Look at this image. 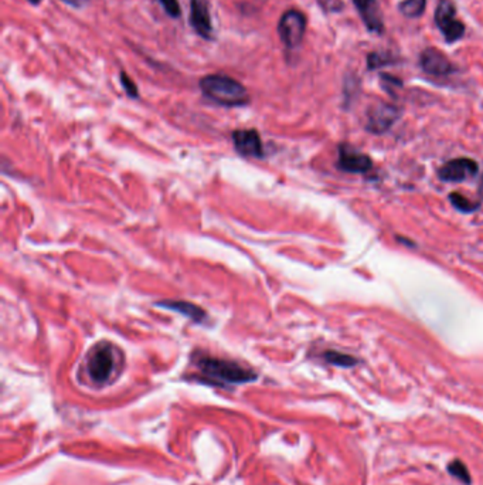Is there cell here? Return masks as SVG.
<instances>
[{"label":"cell","instance_id":"obj_1","mask_svg":"<svg viewBox=\"0 0 483 485\" xmlns=\"http://www.w3.org/2000/svg\"><path fill=\"white\" fill-rule=\"evenodd\" d=\"M195 366L204 377L215 384H242L256 380V373L237 362L201 355L195 359Z\"/></svg>","mask_w":483,"mask_h":485},{"label":"cell","instance_id":"obj_2","mask_svg":"<svg viewBox=\"0 0 483 485\" xmlns=\"http://www.w3.org/2000/svg\"><path fill=\"white\" fill-rule=\"evenodd\" d=\"M201 92L211 101L222 106H241L249 102L246 88L237 79L222 75L211 74L200 79Z\"/></svg>","mask_w":483,"mask_h":485},{"label":"cell","instance_id":"obj_3","mask_svg":"<svg viewBox=\"0 0 483 485\" xmlns=\"http://www.w3.org/2000/svg\"><path fill=\"white\" fill-rule=\"evenodd\" d=\"M116 367V353L115 347L108 343L102 342L95 345L86 359V372L89 379L96 384L106 383Z\"/></svg>","mask_w":483,"mask_h":485},{"label":"cell","instance_id":"obj_4","mask_svg":"<svg viewBox=\"0 0 483 485\" xmlns=\"http://www.w3.org/2000/svg\"><path fill=\"white\" fill-rule=\"evenodd\" d=\"M435 23L446 43L452 44L465 34V24L456 17V6L452 0H439L435 9Z\"/></svg>","mask_w":483,"mask_h":485},{"label":"cell","instance_id":"obj_5","mask_svg":"<svg viewBox=\"0 0 483 485\" xmlns=\"http://www.w3.org/2000/svg\"><path fill=\"white\" fill-rule=\"evenodd\" d=\"M306 30V17L299 10H288L282 14L278 23V34L280 41L288 48H296L305 35Z\"/></svg>","mask_w":483,"mask_h":485},{"label":"cell","instance_id":"obj_6","mask_svg":"<svg viewBox=\"0 0 483 485\" xmlns=\"http://www.w3.org/2000/svg\"><path fill=\"white\" fill-rule=\"evenodd\" d=\"M398 116L399 111L397 106L387 102H378L367 111L365 128L373 133H382L394 125Z\"/></svg>","mask_w":483,"mask_h":485},{"label":"cell","instance_id":"obj_7","mask_svg":"<svg viewBox=\"0 0 483 485\" xmlns=\"http://www.w3.org/2000/svg\"><path fill=\"white\" fill-rule=\"evenodd\" d=\"M419 65L426 74L435 77H446L456 71L455 65L445 55V52L433 47H428L421 52Z\"/></svg>","mask_w":483,"mask_h":485},{"label":"cell","instance_id":"obj_8","mask_svg":"<svg viewBox=\"0 0 483 485\" xmlns=\"http://www.w3.org/2000/svg\"><path fill=\"white\" fill-rule=\"evenodd\" d=\"M479 172V166L473 159L456 157L448 160L438 169V176L443 182H463L465 179L475 176Z\"/></svg>","mask_w":483,"mask_h":485},{"label":"cell","instance_id":"obj_9","mask_svg":"<svg viewBox=\"0 0 483 485\" xmlns=\"http://www.w3.org/2000/svg\"><path fill=\"white\" fill-rule=\"evenodd\" d=\"M232 142L237 152L248 157H262L263 146L255 129H237L232 132Z\"/></svg>","mask_w":483,"mask_h":485},{"label":"cell","instance_id":"obj_10","mask_svg":"<svg viewBox=\"0 0 483 485\" xmlns=\"http://www.w3.org/2000/svg\"><path fill=\"white\" fill-rule=\"evenodd\" d=\"M190 24L200 37L212 40L214 28L207 0H190Z\"/></svg>","mask_w":483,"mask_h":485},{"label":"cell","instance_id":"obj_11","mask_svg":"<svg viewBox=\"0 0 483 485\" xmlns=\"http://www.w3.org/2000/svg\"><path fill=\"white\" fill-rule=\"evenodd\" d=\"M337 166L347 173H365L371 169V159L348 145H340Z\"/></svg>","mask_w":483,"mask_h":485},{"label":"cell","instance_id":"obj_12","mask_svg":"<svg viewBox=\"0 0 483 485\" xmlns=\"http://www.w3.org/2000/svg\"><path fill=\"white\" fill-rule=\"evenodd\" d=\"M357 11L360 13L367 30L381 34L384 24L380 16V7L377 0H353Z\"/></svg>","mask_w":483,"mask_h":485},{"label":"cell","instance_id":"obj_13","mask_svg":"<svg viewBox=\"0 0 483 485\" xmlns=\"http://www.w3.org/2000/svg\"><path fill=\"white\" fill-rule=\"evenodd\" d=\"M157 306H161V308H166V309H170V311H174V312H178L190 319H193L194 322L200 323L203 322L207 315H205V311L201 309L200 306H197L195 303L193 302H187V301H161V302H157Z\"/></svg>","mask_w":483,"mask_h":485},{"label":"cell","instance_id":"obj_14","mask_svg":"<svg viewBox=\"0 0 483 485\" xmlns=\"http://www.w3.org/2000/svg\"><path fill=\"white\" fill-rule=\"evenodd\" d=\"M322 357L330 363V364H334V366H339V367H353L357 364V359L353 357L351 355H347V353H341V352H337V350H326Z\"/></svg>","mask_w":483,"mask_h":485},{"label":"cell","instance_id":"obj_15","mask_svg":"<svg viewBox=\"0 0 483 485\" xmlns=\"http://www.w3.org/2000/svg\"><path fill=\"white\" fill-rule=\"evenodd\" d=\"M426 7V0H404L399 3V11L409 18L419 17Z\"/></svg>","mask_w":483,"mask_h":485},{"label":"cell","instance_id":"obj_16","mask_svg":"<svg viewBox=\"0 0 483 485\" xmlns=\"http://www.w3.org/2000/svg\"><path fill=\"white\" fill-rule=\"evenodd\" d=\"M448 471H449V474H450L453 478L459 479V481L463 482L465 485H469V484L472 482L470 474H469L466 465H465L460 459H453V461L448 465Z\"/></svg>","mask_w":483,"mask_h":485},{"label":"cell","instance_id":"obj_17","mask_svg":"<svg viewBox=\"0 0 483 485\" xmlns=\"http://www.w3.org/2000/svg\"><path fill=\"white\" fill-rule=\"evenodd\" d=\"M449 200L462 213H470V211H476L479 208V203L472 201L459 193H450Z\"/></svg>","mask_w":483,"mask_h":485},{"label":"cell","instance_id":"obj_18","mask_svg":"<svg viewBox=\"0 0 483 485\" xmlns=\"http://www.w3.org/2000/svg\"><path fill=\"white\" fill-rule=\"evenodd\" d=\"M391 62H394V58L385 52H371L367 57V65L370 69H375Z\"/></svg>","mask_w":483,"mask_h":485},{"label":"cell","instance_id":"obj_19","mask_svg":"<svg viewBox=\"0 0 483 485\" xmlns=\"http://www.w3.org/2000/svg\"><path fill=\"white\" fill-rule=\"evenodd\" d=\"M120 84L123 85L126 94H127L130 98H137V96H139L136 84L130 79V77H129L125 71H120Z\"/></svg>","mask_w":483,"mask_h":485},{"label":"cell","instance_id":"obj_20","mask_svg":"<svg viewBox=\"0 0 483 485\" xmlns=\"http://www.w3.org/2000/svg\"><path fill=\"white\" fill-rule=\"evenodd\" d=\"M161 3V6L164 7L166 13L171 17H178L180 16V6L177 3V0H159Z\"/></svg>","mask_w":483,"mask_h":485},{"label":"cell","instance_id":"obj_21","mask_svg":"<svg viewBox=\"0 0 483 485\" xmlns=\"http://www.w3.org/2000/svg\"><path fill=\"white\" fill-rule=\"evenodd\" d=\"M62 1L69 4V6H74V7H79L81 6V0H62Z\"/></svg>","mask_w":483,"mask_h":485},{"label":"cell","instance_id":"obj_22","mask_svg":"<svg viewBox=\"0 0 483 485\" xmlns=\"http://www.w3.org/2000/svg\"><path fill=\"white\" fill-rule=\"evenodd\" d=\"M27 1H30L31 4H38L41 0H27Z\"/></svg>","mask_w":483,"mask_h":485}]
</instances>
